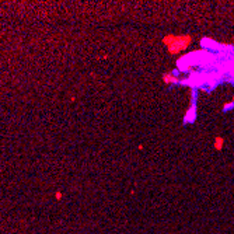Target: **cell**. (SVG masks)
Instances as JSON below:
<instances>
[{"label":"cell","mask_w":234,"mask_h":234,"mask_svg":"<svg viewBox=\"0 0 234 234\" xmlns=\"http://www.w3.org/2000/svg\"><path fill=\"white\" fill-rule=\"evenodd\" d=\"M223 145H224V139H223V138H216V139H215V145H213L216 150H221Z\"/></svg>","instance_id":"7a4b0ae2"},{"label":"cell","mask_w":234,"mask_h":234,"mask_svg":"<svg viewBox=\"0 0 234 234\" xmlns=\"http://www.w3.org/2000/svg\"><path fill=\"white\" fill-rule=\"evenodd\" d=\"M191 37L189 35H184V37H174V35H168L163 39L165 46H168V52L170 53H178L179 51L185 49L188 45L191 44Z\"/></svg>","instance_id":"6da1fadb"},{"label":"cell","mask_w":234,"mask_h":234,"mask_svg":"<svg viewBox=\"0 0 234 234\" xmlns=\"http://www.w3.org/2000/svg\"><path fill=\"white\" fill-rule=\"evenodd\" d=\"M163 79H164V82H165V83H168V84L177 82V79H174V77L171 76V74H164V76H163Z\"/></svg>","instance_id":"3957f363"}]
</instances>
